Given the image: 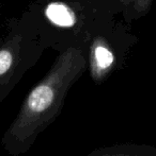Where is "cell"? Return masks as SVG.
<instances>
[{
	"mask_svg": "<svg viewBox=\"0 0 156 156\" xmlns=\"http://www.w3.org/2000/svg\"><path fill=\"white\" fill-rule=\"evenodd\" d=\"M87 60L81 49L67 48L24 99L18 113L1 138L3 150L21 156L31 149L38 137L60 116L71 87L82 76Z\"/></svg>",
	"mask_w": 156,
	"mask_h": 156,
	"instance_id": "1",
	"label": "cell"
},
{
	"mask_svg": "<svg viewBox=\"0 0 156 156\" xmlns=\"http://www.w3.org/2000/svg\"><path fill=\"white\" fill-rule=\"evenodd\" d=\"M116 56L108 43L102 37L94 39L90 47L89 67L90 76L95 83H103L112 72Z\"/></svg>",
	"mask_w": 156,
	"mask_h": 156,
	"instance_id": "2",
	"label": "cell"
},
{
	"mask_svg": "<svg viewBox=\"0 0 156 156\" xmlns=\"http://www.w3.org/2000/svg\"><path fill=\"white\" fill-rule=\"evenodd\" d=\"M87 156H156V150L146 144H119L91 151Z\"/></svg>",
	"mask_w": 156,
	"mask_h": 156,
	"instance_id": "3",
	"label": "cell"
},
{
	"mask_svg": "<svg viewBox=\"0 0 156 156\" xmlns=\"http://www.w3.org/2000/svg\"><path fill=\"white\" fill-rule=\"evenodd\" d=\"M47 19L55 26L72 28L77 23V16L74 11L63 2H51L45 9Z\"/></svg>",
	"mask_w": 156,
	"mask_h": 156,
	"instance_id": "4",
	"label": "cell"
},
{
	"mask_svg": "<svg viewBox=\"0 0 156 156\" xmlns=\"http://www.w3.org/2000/svg\"><path fill=\"white\" fill-rule=\"evenodd\" d=\"M152 0H135V6L137 11L141 13H146L150 9Z\"/></svg>",
	"mask_w": 156,
	"mask_h": 156,
	"instance_id": "5",
	"label": "cell"
}]
</instances>
